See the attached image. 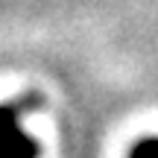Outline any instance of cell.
Here are the masks:
<instances>
[{
	"label": "cell",
	"instance_id": "1",
	"mask_svg": "<svg viewBox=\"0 0 158 158\" xmlns=\"http://www.w3.org/2000/svg\"><path fill=\"white\" fill-rule=\"evenodd\" d=\"M0 158H41V143L15 123L0 135Z\"/></svg>",
	"mask_w": 158,
	"mask_h": 158
},
{
	"label": "cell",
	"instance_id": "2",
	"mask_svg": "<svg viewBox=\"0 0 158 158\" xmlns=\"http://www.w3.org/2000/svg\"><path fill=\"white\" fill-rule=\"evenodd\" d=\"M41 106H44V97H41L38 91H29V94L15 97V100L0 102V135H3L9 126L21 123V120H23V114L35 111V108H41Z\"/></svg>",
	"mask_w": 158,
	"mask_h": 158
},
{
	"label": "cell",
	"instance_id": "3",
	"mask_svg": "<svg viewBox=\"0 0 158 158\" xmlns=\"http://www.w3.org/2000/svg\"><path fill=\"white\" fill-rule=\"evenodd\" d=\"M129 158H158V138H143L129 149Z\"/></svg>",
	"mask_w": 158,
	"mask_h": 158
}]
</instances>
